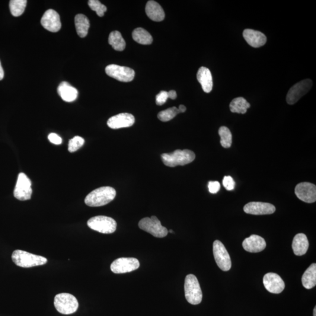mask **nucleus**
<instances>
[{
    "label": "nucleus",
    "instance_id": "nucleus-5",
    "mask_svg": "<svg viewBox=\"0 0 316 316\" xmlns=\"http://www.w3.org/2000/svg\"><path fill=\"white\" fill-rule=\"evenodd\" d=\"M54 305L57 311L63 315L74 314L79 308V303L76 297L69 293H59L54 299Z\"/></svg>",
    "mask_w": 316,
    "mask_h": 316
},
{
    "label": "nucleus",
    "instance_id": "nucleus-37",
    "mask_svg": "<svg viewBox=\"0 0 316 316\" xmlns=\"http://www.w3.org/2000/svg\"><path fill=\"white\" fill-rule=\"evenodd\" d=\"M48 139L49 141L51 143H53V144L60 145L61 144L62 142V139L61 138V137L57 135V134L55 133L50 134L48 135Z\"/></svg>",
    "mask_w": 316,
    "mask_h": 316
},
{
    "label": "nucleus",
    "instance_id": "nucleus-25",
    "mask_svg": "<svg viewBox=\"0 0 316 316\" xmlns=\"http://www.w3.org/2000/svg\"><path fill=\"white\" fill-rule=\"evenodd\" d=\"M76 32L80 37L85 38L87 36L90 22L89 19L84 14H78L75 18Z\"/></svg>",
    "mask_w": 316,
    "mask_h": 316
},
{
    "label": "nucleus",
    "instance_id": "nucleus-16",
    "mask_svg": "<svg viewBox=\"0 0 316 316\" xmlns=\"http://www.w3.org/2000/svg\"><path fill=\"white\" fill-rule=\"evenodd\" d=\"M276 208L273 204L264 202H250L244 207L246 213L253 215H271L275 212Z\"/></svg>",
    "mask_w": 316,
    "mask_h": 316
},
{
    "label": "nucleus",
    "instance_id": "nucleus-26",
    "mask_svg": "<svg viewBox=\"0 0 316 316\" xmlns=\"http://www.w3.org/2000/svg\"><path fill=\"white\" fill-rule=\"evenodd\" d=\"M251 107V105L243 97H239L233 99L229 104V108L232 113L244 114Z\"/></svg>",
    "mask_w": 316,
    "mask_h": 316
},
{
    "label": "nucleus",
    "instance_id": "nucleus-22",
    "mask_svg": "<svg viewBox=\"0 0 316 316\" xmlns=\"http://www.w3.org/2000/svg\"><path fill=\"white\" fill-rule=\"evenodd\" d=\"M309 246L307 237L303 233H299L295 235L292 242L293 253L298 256L305 255L308 250Z\"/></svg>",
    "mask_w": 316,
    "mask_h": 316
},
{
    "label": "nucleus",
    "instance_id": "nucleus-12",
    "mask_svg": "<svg viewBox=\"0 0 316 316\" xmlns=\"http://www.w3.org/2000/svg\"><path fill=\"white\" fill-rule=\"evenodd\" d=\"M139 262L135 258H120L111 265V270L114 273L131 272L138 269Z\"/></svg>",
    "mask_w": 316,
    "mask_h": 316
},
{
    "label": "nucleus",
    "instance_id": "nucleus-32",
    "mask_svg": "<svg viewBox=\"0 0 316 316\" xmlns=\"http://www.w3.org/2000/svg\"><path fill=\"white\" fill-rule=\"evenodd\" d=\"M88 5L92 10L96 12L97 14L100 17H103L107 11V7L98 0H90L88 1Z\"/></svg>",
    "mask_w": 316,
    "mask_h": 316
},
{
    "label": "nucleus",
    "instance_id": "nucleus-42",
    "mask_svg": "<svg viewBox=\"0 0 316 316\" xmlns=\"http://www.w3.org/2000/svg\"><path fill=\"white\" fill-rule=\"evenodd\" d=\"M168 232H171V233L174 232V231H172V229H170V230L168 231Z\"/></svg>",
    "mask_w": 316,
    "mask_h": 316
},
{
    "label": "nucleus",
    "instance_id": "nucleus-39",
    "mask_svg": "<svg viewBox=\"0 0 316 316\" xmlns=\"http://www.w3.org/2000/svg\"><path fill=\"white\" fill-rule=\"evenodd\" d=\"M4 70H3V69L2 68L1 62H0V81H1V80H2L3 78H4Z\"/></svg>",
    "mask_w": 316,
    "mask_h": 316
},
{
    "label": "nucleus",
    "instance_id": "nucleus-18",
    "mask_svg": "<svg viewBox=\"0 0 316 316\" xmlns=\"http://www.w3.org/2000/svg\"><path fill=\"white\" fill-rule=\"evenodd\" d=\"M266 246V240L258 235H251L242 242V247L249 253H260L265 250Z\"/></svg>",
    "mask_w": 316,
    "mask_h": 316
},
{
    "label": "nucleus",
    "instance_id": "nucleus-21",
    "mask_svg": "<svg viewBox=\"0 0 316 316\" xmlns=\"http://www.w3.org/2000/svg\"><path fill=\"white\" fill-rule=\"evenodd\" d=\"M145 12L152 21L160 22L164 20L165 12L161 6L155 1H149L146 5Z\"/></svg>",
    "mask_w": 316,
    "mask_h": 316
},
{
    "label": "nucleus",
    "instance_id": "nucleus-8",
    "mask_svg": "<svg viewBox=\"0 0 316 316\" xmlns=\"http://www.w3.org/2000/svg\"><path fill=\"white\" fill-rule=\"evenodd\" d=\"M313 82L311 79H305L299 82L290 89L286 96V101L290 105L297 103L311 90Z\"/></svg>",
    "mask_w": 316,
    "mask_h": 316
},
{
    "label": "nucleus",
    "instance_id": "nucleus-28",
    "mask_svg": "<svg viewBox=\"0 0 316 316\" xmlns=\"http://www.w3.org/2000/svg\"><path fill=\"white\" fill-rule=\"evenodd\" d=\"M134 41L142 45H150L152 43V37L148 31L142 28L135 29L133 33Z\"/></svg>",
    "mask_w": 316,
    "mask_h": 316
},
{
    "label": "nucleus",
    "instance_id": "nucleus-24",
    "mask_svg": "<svg viewBox=\"0 0 316 316\" xmlns=\"http://www.w3.org/2000/svg\"><path fill=\"white\" fill-rule=\"evenodd\" d=\"M302 282L304 288L311 289L316 285V264H312L303 273Z\"/></svg>",
    "mask_w": 316,
    "mask_h": 316
},
{
    "label": "nucleus",
    "instance_id": "nucleus-9",
    "mask_svg": "<svg viewBox=\"0 0 316 316\" xmlns=\"http://www.w3.org/2000/svg\"><path fill=\"white\" fill-rule=\"evenodd\" d=\"M213 254L218 267L223 271H228L231 268L230 257L221 241L216 240L213 243Z\"/></svg>",
    "mask_w": 316,
    "mask_h": 316
},
{
    "label": "nucleus",
    "instance_id": "nucleus-4",
    "mask_svg": "<svg viewBox=\"0 0 316 316\" xmlns=\"http://www.w3.org/2000/svg\"><path fill=\"white\" fill-rule=\"evenodd\" d=\"M185 298L191 305H199L202 301L203 294L196 276L190 274L186 276L184 282Z\"/></svg>",
    "mask_w": 316,
    "mask_h": 316
},
{
    "label": "nucleus",
    "instance_id": "nucleus-15",
    "mask_svg": "<svg viewBox=\"0 0 316 316\" xmlns=\"http://www.w3.org/2000/svg\"><path fill=\"white\" fill-rule=\"evenodd\" d=\"M263 283L265 288L274 294H279L285 289V284L278 274L274 273H268L264 276Z\"/></svg>",
    "mask_w": 316,
    "mask_h": 316
},
{
    "label": "nucleus",
    "instance_id": "nucleus-30",
    "mask_svg": "<svg viewBox=\"0 0 316 316\" xmlns=\"http://www.w3.org/2000/svg\"><path fill=\"white\" fill-rule=\"evenodd\" d=\"M219 134L221 138L220 143L225 148H229L231 147L232 144V134L227 127L223 126L220 128L219 130Z\"/></svg>",
    "mask_w": 316,
    "mask_h": 316
},
{
    "label": "nucleus",
    "instance_id": "nucleus-17",
    "mask_svg": "<svg viewBox=\"0 0 316 316\" xmlns=\"http://www.w3.org/2000/svg\"><path fill=\"white\" fill-rule=\"evenodd\" d=\"M135 123V118L129 113H121L111 117L107 121V125L112 129L132 127Z\"/></svg>",
    "mask_w": 316,
    "mask_h": 316
},
{
    "label": "nucleus",
    "instance_id": "nucleus-36",
    "mask_svg": "<svg viewBox=\"0 0 316 316\" xmlns=\"http://www.w3.org/2000/svg\"><path fill=\"white\" fill-rule=\"evenodd\" d=\"M209 190L211 193L216 194L220 190V184L218 181H210L208 184Z\"/></svg>",
    "mask_w": 316,
    "mask_h": 316
},
{
    "label": "nucleus",
    "instance_id": "nucleus-13",
    "mask_svg": "<svg viewBox=\"0 0 316 316\" xmlns=\"http://www.w3.org/2000/svg\"><path fill=\"white\" fill-rule=\"evenodd\" d=\"M295 193L298 199L305 203H313L316 201V186L309 182H302L297 184Z\"/></svg>",
    "mask_w": 316,
    "mask_h": 316
},
{
    "label": "nucleus",
    "instance_id": "nucleus-7",
    "mask_svg": "<svg viewBox=\"0 0 316 316\" xmlns=\"http://www.w3.org/2000/svg\"><path fill=\"white\" fill-rule=\"evenodd\" d=\"M138 226L142 230L149 233L155 237L164 238L168 234V229L162 226L161 222L156 216L140 220Z\"/></svg>",
    "mask_w": 316,
    "mask_h": 316
},
{
    "label": "nucleus",
    "instance_id": "nucleus-40",
    "mask_svg": "<svg viewBox=\"0 0 316 316\" xmlns=\"http://www.w3.org/2000/svg\"><path fill=\"white\" fill-rule=\"evenodd\" d=\"M178 109L179 110H180V113H183L186 111V107H185L184 105H180V107H179Z\"/></svg>",
    "mask_w": 316,
    "mask_h": 316
},
{
    "label": "nucleus",
    "instance_id": "nucleus-11",
    "mask_svg": "<svg viewBox=\"0 0 316 316\" xmlns=\"http://www.w3.org/2000/svg\"><path fill=\"white\" fill-rule=\"evenodd\" d=\"M105 73L110 77L123 82H132L135 77V72L133 69L117 65L107 66Z\"/></svg>",
    "mask_w": 316,
    "mask_h": 316
},
{
    "label": "nucleus",
    "instance_id": "nucleus-41",
    "mask_svg": "<svg viewBox=\"0 0 316 316\" xmlns=\"http://www.w3.org/2000/svg\"><path fill=\"white\" fill-rule=\"evenodd\" d=\"M314 316H316V308L315 307L314 311Z\"/></svg>",
    "mask_w": 316,
    "mask_h": 316
},
{
    "label": "nucleus",
    "instance_id": "nucleus-27",
    "mask_svg": "<svg viewBox=\"0 0 316 316\" xmlns=\"http://www.w3.org/2000/svg\"><path fill=\"white\" fill-rule=\"evenodd\" d=\"M108 43L113 49L117 51H123L125 49L126 43L120 32H111L108 37Z\"/></svg>",
    "mask_w": 316,
    "mask_h": 316
},
{
    "label": "nucleus",
    "instance_id": "nucleus-3",
    "mask_svg": "<svg viewBox=\"0 0 316 316\" xmlns=\"http://www.w3.org/2000/svg\"><path fill=\"white\" fill-rule=\"evenodd\" d=\"M12 260L16 266L22 268H31L44 266L47 260L40 255H35L22 250H15L12 254Z\"/></svg>",
    "mask_w": 316,
    "mask_h": 316
},
{
    "label": "nucleus",
    "instance_id": "nucleus-35",
    "mask_svg": "<svg viewBox=\"0 0 316 316\" xmlns=\"http://www.w3.org/2000/svg\"><path fill=\"white\" fill-rule=\"evenodd\" d=\"M168 98V93L167 91H162L156 95V103L158 105H162L166 103Z\"/></svg>",
    "mask_w": 316,
    "mask_h": 316
},
{
    "label": "nucleus",
    "instance_id": "nucleus-6",
    "mask_svg": "<svg viewBox=\"0 0 316 316\" xmlns=\"http://www.w3.org/2000/svg\"><path fill=\"white\" fill-rule=\"evenodd\" d=\"M88 226L92 230L103 233L112 234L117 229V223L109 217L98 216L89 220Z\"/></svg>",
    "mask_w": 316,
    "mask_h": 316
},
{
    "label": "nucleus",
    "instance_id": "nucleus-34",
    "mask_svg": "<svg viewBox=\"0 0 316 316\" xmlns=\"http://www.w3.org/2000/svg\"><path fill=\"white\" fill-rule=\"evenodd\" d=\"M223 184L226 190L231 191L234 189L235 183L234 180L230 176H226L223 179Z\"/></svg>",
    "mask_w": 316,
    "mask_h": 316
},
{
    "label": "nucleus",
    "instance_id": "nucleus-33",
    "mask_svg": "<svg viewBox=\"0 0 316 316\" xmlns=\"http://www.w3.org/2000/svg\"><path fill=\"white\" fill-rule=\"evenodd\" d=\"M85 139L82 137L76 136L70 139L69 142L68 151L70 152L77 151L84 145Z\"/></svg>",
    "mask_w": 316,
    "mask_h": 316
},
{
    "label": "nucleus",
    "instance_id": "nucleus-1",
    "mask_svg": "<svg viewBox=\"0 0 316 316\" xmlns=\"http://www.w3.org/2000/svg\"><path fill=\"white\" fill-rule=\"evenodd\" d=\"M116 191L113 187L104 186L92 191L85 198L86 205L90 207H100L106 205L114 199Z\"/></svg>",
    "mask_w": 316,
    "mask_h": 316
},
{
    "label": "nucleus",
    "instance_id": "nucleus-23",
    "mask_svg": "<svg viewBox=\"0 0 316 316\" xmlns=\"http://www.w3.org/2000/svg\"><path fill=\"white\" fill-rule=\"evenodd\" d=\"M57 92L62 100L66 102L74 101L78 98L77 89L66 82H63L59 85L57 88Z\"/></svg>",
    "mask_w": 316,
    "mask_h": 316
},
{
    "label": "nucleus",
    "instance_id": "nucleus-19",
    "mask_svg": "<svg viewBox=\"0 0 316 316\" xmlns=\"http://www.w3.org/2000/svg\"><path fill=\"white\" fill-rule=\"evenodd\" d=\"M243 37L250 46L254 47L263 46L267 43V37L260 31L246 29L243 32Z\"/></svg>",
    "mask_w": 316,
    "mask_h": 316
},
{
    "label": "nucleus",
    "instance_id": "nucleus-10",
    "mask_svg": "<svg viewBox=\"0 0 316 316\" xmlns=\"http://www.w3.org/2000/svg\"><path fill=\"white\" fill-rule=\"evenodd\" d=\"M33 189L31 181L26 175L20 173L18 175L17 183L14 191V196L16 199L25 201L31 199Z\"/></svg>",
    "mask_w": 316,
    "mask_h": 316
},
{
    "label": "nucleus",
    "instance_id": "nucleus-2",
    "mask_svg": "<svg viewBox=\"0 0 316 316\" xmlns=\"http://www.w3.org/2000/svg\"><path fill=\"white\" fill-rule=\"evenodd\" d=\"M195 158V154L189 149H178L174 152L161 155L163 163L169 167H175L177 166H184L190 164Z\"/></svg>",
    "mask_w": 316,
    "mask_h": 316
},
{
    "label": "nucleus",
    "instance_id": "nucleus-20",
    "mask_svg": "<svg viewBox=\"0 0 316 316\" xmlns=\"http://www.w3.org/2000/svg\"><path fill=\"white\" fill-rule=\"evenodd\" d=\"M197 81L202 86L204 92L209 93L212 90L213 79L212 73L208 68L205 67H201L197 73Z\"/></svg>",
    "mask_w": 316,
    "mask_h": 316
},
{
    "label": "nucleus",
    "instance_id": "nucleus-29",
    "mask_svg": "<svg viewBox=\"0 0 316 316\" xmlns=\"http://www.w3.org/2000/svg\"><path fill=\"white\" fill-rule=\"evenodd\" d=\"M27 4V0H11L9 1V9L14 17H19L24 13Z\"/></svg>",
    "mask_w": 316,
    "mask_h": 316
},
{
    "label": "nucleus",
    "instance_id": "nucleus-31",
    "mask_svg": "<svg viewBox=\"0 0 316 316\" xmlns=\"http://www.w3.org/2000/svg\"><path fill=\"white\" fill-rule=\"evenodd\" d=\"M180 113V111L178 108L176 107H171L159 113L158 118L163 122H167V121L173 119L174 117L177 116V114Z\"/></svg>",
    "mask_w": 316,
    "mask_h": 316
},
{
    "label": "nucleus",
    "instance_id": "nucleus-14",
    "mask_svg": "<svg viewBox=\"0 0 316 316\" xmlns=\"http://www.w3.org/2000/svg\"><path fill=\"white\" fill-rule=\"evenodd\" d=\"M41 22L44 28L52 33H57L62 26L59 15L52 9L45 12Z\"/></svg>",
    "mask_w": 316,
    "mask_h": 316
},
{
    "label": "nucleus",
    "instance_id": "nucleus-38",
    "mask_svg": "<svg viewBox=\"0 0 316 316\" xmlns=\"http://www.w3.org/2000/svg\"><path fill=\"white\" fill-rule=\"evenodd\" d=\"M168 98H170L172 99V100H175V99L177 97V94L174 90H171L170 91L168 92Z\"/></svg>",
    "mask_w": 316,
    "mask_h": 316
}]
</instances>
